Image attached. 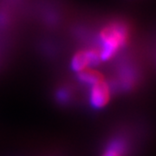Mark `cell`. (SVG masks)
Here are the masks:
<instances>
[{"label":"cell","instance_id":"cell-1","mask_svg":"<svg viewBox=\"0 0 156 156\" xmlns=\"http://www.w3.org/2000/svg\"><path fill=\"white\" fill-rule=\"evenodd\" d=\"M128 39V29L122 23H113L101 32V49L99 51L101 61L110 59Z\"/></svg>","mask_w":156,"mask_h":156},{"label":"cell","instance_id":"cell-4","mask_svg":"<svg viewBox=\"0 0 156 156\" xmlns=\"http://www.w3.org/2000/svg\"><path fill=\"white\" fill-rule=\"evenodd\" d=\"M89 67V57L86 51H79L73 56L71 68L75 72L79 73Z\"/></svg>","mask_w":156,"mask_h":156},{"label":"cell","instance_id":"cell-3","mask_svg":"<svg viewBox=\"0 0 156 156\" xmlns=\"http://www.w3.org/2000/svg\"><path fill=\"white\" fill-rule=\"evenodd\" d=\"M77 78L83 83L91 85V87L101 82L105 81L103 76L100 72L91 69H86L83 71L77 73Z\"/></svg>","mask_w":156,"mask_h":156},{"label":"cell","instance_id":"cell-5","mask_svg":"<svg viewBox=\"0 0 156 156\" xmlns=\"http://www.w3.org/2000/svg\"><path fill=\"white\" fill-rule=\"evenodd\" d=\"M124 147L121 141H115L111 143L102 156H122Z\"/></svg>","mask_w":156,"mask_h":156},{"label":"cell","instance_id":"cell-2","mask_svg":"<svg viewBox=\"0 0 156 156\" xmlns=\"http://www.w3.org/2000/svg\"><path fill=\"white\" fill-rule=\"evenodd\" d=\"M110 98L109 87L105 81L92 86L89 101L91 106L95 108H101L108 104Z\"/></svg>","mask_w":156,"mask_h":156}]
</instances>
